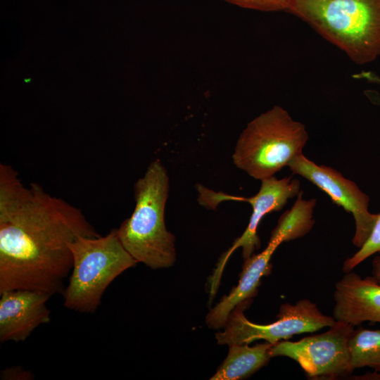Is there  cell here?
<instances>
[{"mask_svg": "<svg viewBox=\"0 0 380 380\" xmlns=\"http://www.w3.org/2000/svg\"><path fill=\"white\" fill-rule=\"evenodd\" d=\"M80 236L101 235L81 209L36 182L25 186L0 163V293H63L73 262L70 244Z\"/></svg>", "mask_w": 380, "mask_h": 380, "instance_id": "cell-1", "label": "cell"}, {"mask_svg": "<svg viewBox=\"0 0 380 380\" xmlns=\"http://www.w3.org/2000/svg\"><path fill=\"white\" fill-rule=\"evenodd\" d=\"M286 12L357 65L380 57V0H290Z\"/></svg>", "mask_w": 380, "mask_h": 380, "instance_id": "cell-2", "label": "cell"}, {"mask_svg": "<svg viewBox=\"0 0 380 380\" xmlns=\"http://www.w3.org/2000/svg\"><path fill=\"white\" fill-rule=\"evenodd\" d=\"M169 184L166 168L160 159L154 160L134 184L133 213L116 229L134 259L152 269L170 267L176 259L175 236L165 223Z\"/></svg>", "mask_w": 380, "mask_h": 380, "instance_id": "cell-3", "label": "cell"}, {"mask_svg": "<svg viewBox=\"0 0 380 380\" xmlns=\"http://www.w3.org/2000/svg\"><path fill=\"white\" fill-rule=\"evenodd\" d=\"M309 139L305 126L279 106L255 117L240 134L234 164L251 177L262 180L289 166L303 153Z\"/></svg>", "mask_w": 380, "mask_h": 380, "instance_id": "cell-4", "label": "cell"}, {"mask_svg": "<svg viewBox=\"0 0 380 380\" xmlns=\"http://www.w3.org/2000/svg\"><path fill=\"white\" fill-rule=\"evenodd\" d=\"M72 267L63 292L64 306L93 313L110 283L137 262L120 241L116 229L104 236H80L70 244Z\"/></svg>", "mask_w": 380, "mask_h": 380, "instance_id": "cell-5", "label": "cell"}, {"mask_svg": "<svg viewBox=\"0 0 380 380\" xmlns=\"http://www.w3.org/2000/svg\"><path fill=\"white\" fill-rule=\"evenodd\" d=\"M198 201L202 206L215 209L223 201H240L252 206V213L244 232L237 238L232 246L224 253L210 279V302L217 291L223 270L229 258L239 248H242L244 260L251 258L260 246L258 229L262 219L268 213L281 210L288 201L300 193V182L291 176L277 179L274 176L261 180L259 191L252 197L244 198L215 192L202 185L197 186Z\"/></svg>", "mask_w": 380, "mask_h": 380, "instance_id": "cell-6", "label": "cell"}, {"mask_svg": "<svg viewBox=\"0 0 380 380\" xmlns=\"http://www.w3.org/2000/svg\"><path fill=\"white\" fill-rule=\"evenodd\" d=\"M248 303L249 300L245 301L232 310L224 330L215 335L218 344H248L262 339L274 345L296 334L330 327L336 322L333 317L323 314L315 303L302 299L295 304H282L277 320L267 324H255L243 314Z\"/></svg>", "mask_w": 380, "mask_h": 380, "instance_id": "cell-7", "label": "cell"}, {"mask_svg": "<svg viewBox=\"0 0 380 380\" xmlns=\"http://www.w3.org/2000/svg\"><path fill=\"white\" fill-rule=\"evenodd\" d=\"M354 327L336 321L322 334L297 341H281L270 350L271 357L284 356L296 362L313 379H337L350 374L348 343Z\"/></svg>", "mask_w": 380, "mask_h": 380, "instance_id": "cell-8", "label": "cell"}, {"mask_svg": "<svg viewBox=\"0 0 380 380\" xmlns=\"http://www.w3.org/2000/svg\"><path fill=\"white\" fill-rule=\"evenodd\" d=\"M293 174L306 179L325 192L333 203L351 213L355 231L353 243L361 248L369 237L380 213L369 211V198L352 180L336 170L317 165L303 153L293 158L288 166Z\"/></svg>", "mask_w": 380, "mask_h": 380, "instance_id": "cell-9", "label": "cell"}, {"mask_svg": "<svg viewBox=\"0 0 380 380\" xmlns=\"http://www.w3.org/2000/svg\"><path fill=\"white\" fill-rule=\"evenodd\" d=\"M0 341H25L32 331L51 320L46 306L50 295L29 289L0 293Z\"/></svg>", "mask_w": 380, "mask_h": 380, "instance_id": "cell-10", "label": "cell"}, {"mask_svg": "<svg viewBox=\"0 0 380 380\" xmlns=\"http://www.w3.org/2000/svg\"><path fill=\"white\" fill-rule=\"evenodd\" d=\"M333 317L353 327L365 322L380 323V283L350 271L336 283Z\"/></svg>", "mask_w": 380, "mask_h": 380, "instance_id": "cell-11", "label": "cell"}, {"mask_svg": "<svg viewBox=\"0 0 380 380\" xmlns=\"http://www.w3.org/2000/svg\"><path fill=\"white\" fill-rule=\"evenodd\" d=\"M283 242L285 240L281 235L271 234L267 247L261 253L245 260L237 286L223 297L206 316V324L210 328L224 327L232 310L257 294L261 278L270 271V259Z\"/></svg>", "mask_w": 380, "mask_h": 380, "instance_id": "cell-12", "label": "cell"}, {"mask_svg": "<svg viewBox=\"0 0 380 380\" xmlns=\"http://www.w3.org/2000/svg\"><path fill=\"white\" fill-rule=\"evenodd\" d=\"M272 346L267 341L253 346L229 345L227 357L210 379L238 380L250 376L269 362Z\"/></svg>", "mask_w": 380, "mask_h": 380, "instance_id": "cell-13", "label": "cell"}, {"mask_svg": "<svg viewBox=\"0 0 380 380\" xmlns=\"http://www.w3.org/2000/svg\"><path fill=\"white\" fill-rule=\"evenodd\" d=\"M348 348L353 370L366 367L372 368V377L380 379V329H354Z\"/></svg>", "mask_w": 380, "mask_h": 380, "instance_id": "cell-14", "label": "cell"}, {"mask_svg": "<svg viewBox=\"0 0 380 380\" xmlns=\"http://www.w3.org/2000/svg\"><path fill=\"white\" fill-rule=\"evenodd\" d=\"M380 254V215L366 242L351 257L347 258L343 265V272L352 271L355 267L376 254Z\"/></svg>", "mask_w": 380, "mask_h": 380, "instance_id": "cell-15", "label": "cell"}, {"mask_svg": "<svg viewBox=\"0 0 380 380\" xmlns=\"http://www.w3.org/2000/svg\"><path fill=\"white\" fill-rule=\"evenodd\" d=\"M239 7L263 12L286 11L290 0H224Z\"/></svg>", "mask_w": 380, "mask_h": 380, "instance_id": "cell-16", "label": "cell"}, {"mask_svg": "<svg viewBox=\"0 0 380 380\" xmlns=\"http://www.w3.org/2000/svg\"><path fill=\"white\" fill-rule=\"evenodd\" d=\"M1 379L7 380H30L34 375L21 367H7L1 372Z\"/></svg>", "mask_w": 380, "mask_h": 380, "instance_id": "cell-17", "label": "cell"}, {"mask_svg": "<svg viewBox=\"0 0 380 380\" xmlns=\"http://www.w3.org/2000/svg\"><path fill=\"white\" fill-rule=\"evenodd\" d=\"M372 277L380 283V254L374 258L372 262Z\"/></svg>", "mask_w": 380, "mask_h": 380, "instance_id": "cell-18", "label": "cell"}, {"mask_svg": "<svg viewBox=\"0 0 380 380\" xmlns=\"http://www.w3.org/2000/svg\"><path fill=\"white\" fill-rule=\"evenodd\" d=\"M355 78L365 79L370 82L379 84H380V77L371 72H362L361 73L353 75ZM380 101V99H379Z\"/></svg>", "mask_w": 380, "mask_h": 380, "instance_id": "cell-19", "label": "cell"}]
</instances>
